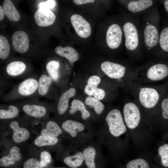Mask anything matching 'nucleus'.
<instances>
[{
  "label": "nucleus",
  "mask_w": 168,
  "mask_h": 168,
  "mask_svg": "<svg viewBox=\"0 0 168 168\" xmlns=\"http://www.w3.org/2000/svg\"><path fill=\"white\" fill-rule=\"evenodd\" d=\"M168 75V67L161 63H156L150 66L147 72V76L150 80L157 81L162 80Z\"/></svg>",
  "instance_id": "16"
},
{
  "label": "nucleus",
  "mask_w": 168,
  "mask_h": 168,
  "mask_svg": "<svg viewBox=\"0 0 168 168\" xmlns=\"http://www.w3.org/2000/svg\"><path fill=\"white\" fill-rule=\"evenodd\" d=\"M23 168H40V162L35 158H30L25 161Z\"/></svg>",
  "instance_id": "34"
},
{
  "label": "nucleus",
  "mask_w": 168,
  "mask_h": 168,
  "mask_svg": "<svg viewBox=\"0 0 168 168\" xmlns=\"http://www.w3.org/2000/svg\"><path fill=\"white\" fill-rule=\"evenodd\" d=\"M160 16L156 4L144 14L142 26L143 49L148 52L155 51L157 45L160 32Z\"/></svg>",
  "instance_id": "2"
},
{
  "label": "nucleus",
  "mask_w": 168,
  "mask_h": 168,
  "mask_svg": "<svg viewBox=\"0 0 168 168\" xmlns=\"http://www.w3.org/2000/svg\"><path fill=\"white\" fill-rule=\"evenodd\" d=\"M54 14L50 10L39 8L35 12L34 18L39 26L45 27L53 24L56 19Z\"/></svg>",
  "instance_id": "13"
},
{
  "label": "nucleus",
  "mask_w": 168,
  "mask_h": 168,
  "mask_svg": "<svg viewBox=\"0 0 168 168\" xmlns=\"http://www.w3.org/2000/svg\"><path fill=\"white\" fill-rule=\"evenodd\" d=\"M105 95V92L103 89L97 87L95 89L93 95L95 98L99 100H102L104 98Z\"/></svg>",
  "instance_id": "38"
},
{
  "label": "nucleus",
  "mask_w": 168,
  "mask_h": 168,
  "mask_svg": "<svg viewBox=\"0 0 168 168\" xmlns=\"http://www.w3.org/2000/svg\"><path fill=\"white\" fill-rule=\"evenodd\" d=\"M10 126L13 131L12 139L14 142L20 143L29 138L30 136L29 131L26 128L20 127L17 121H12L10 124Z\"/></svg>",
  "instance_id": "17"
},
{
  "label": "nucleus",
  "mask_w": 168,
  "mask_h": 168,
  "mask_svg": "<svg viewBox=\"0 0 168 168\" xmlns=\"http://www.w3.org/2000/svg\"><path fill=\"white\" fill-rule=\"evenodd\" d=\"M55 53L59 55L65 57L71 62L76 61L79 58V54L72 47L67 46L64 48L58 46L55 49Z\"/></svg>",
  "instance_id": "21"
},
{
  "label": "nucleus",
  "mask_w": 168,
  "mask_h": 168,
  "mask_svg": "<svg viewBox=\"0 0 168 168\" xmlns=\"http://www.w3.org/2000/svg\"><path fill=\"white\" fill-rule=\"evenodd\" d=\"M101 68L108 77L114 79L122 77L125 75L126 69L124 66L109 61L103 62Z\"/></svg>",
  "instance_id": "10"
},
{
  "label": "nucleus",
  "mask_w": 168,
  "mask_h": 168,
  "mask_svg": "<svg viewBox=\"0 0 168 168\" xmlns=\"http://www.w3.org/2000/svg\"><path fill=\"white\" fill-rule=\"evenodd\" d=\"M62 130L60 127L55 121H48L46 127L41 131V135L57 137L62 134Z\"/></svg>",
  "instance_id": "22"
},
{
  "label": "nucleus",
  "mask_w": 168,
  "mask_h": 168,
  "mask_svg": "<svg viewBox=\"0 0 168 168\" xmlns=\"http://www.w3.org/2000/svg\"><path fill=\"white\" fill-rule=\"evenodd\" d=\"M161 115L165 119H168V98L164 99L161 104Z\"/></svg>",
  "instance_id": "35"
},
{
  "label": "nucleus",
  "mask_w": 168,
  "mask_h": 168,
  "mask_svg": "<svg viewBox=\"0 0 168 168\" xmlns=\"http://www.w3.org/2000/svg\"><path fill=\"white\" fill-rule=\"evenodd\" d=\"M10 45L7 38L4 36L0 35V58L5 60L8 57L10 52Z\"/></svg>",
  "instance_id": "32"
},
{
  "label": "nucleus",
  "mask_w": 168,
  "mask_h": 168,
  "mask_svg": "<svg viewBox=\"0 0 168 168\" xmlns=\"http://www.w3.org/2000/svg\"><path fill=\"white\" fill-rule=\"evenodd\" d=\"M69 110L70 114H74L77 111H80L82 113V117L84 120H86L90 116V112L86 110L84 103L81 100L75 99L71 103Z\"/></svg>",
  "instance_id": "26"
},
{
  "label": "nucleus",
  "mask_w": 168,
  "mask_h": 168,
  "mask_svg": "<svg viewBox=\"0 0 168 168\" xmlns=\"http://www.w3.org/2000/svg\"><path fill=\"white\" fill-rule=\"evenodd\" d=\"M38 79L37 77L34 76L24 79L2 96V100L8 102L26 98H34L37 90Z\"/></svg>",
  "instance_id": "3"
},
{
  "label": "nucleus",
  "mask_w": 168,
  "mask_h": 168,
  "mask_svg": "<svg viewBox=\"0 0 168 168\" xmlns=\"http://www.w3.org/2000/svg\"><path fill=\"white\" fill-rule=\"evenodd\" d=\"M159 98L157 91L154 89L144 87L139 93V100L142 105L147 109L154 107L157 104Z\"/></svg>",
  "instance_id": "8"
},
{
  "label": "nucleus",
  "mask_w": 168,
  "mask_h": 168,
  "mask_svg": "<svg viewBox=\"0 0 168 168\" xmlns=\"http://www.w3.org/2000/svg\"><path fill=\"white\" fill-rule=\"evenodd\" d=\"M5 13L3 8L2 6H0V20H2L4 17Z\"/></svg>",
  "instance_id": "41"
},
{
  "label": "nucleus",
  "mask_w": 168,
  "mask_h": 168,
  "mask_svg": "<svg viewBox=\"0 0 168 168\" xmlns=\"http://www.w3.org/2000/svg\"><path fill=\"white\" fill-rule=\"evenodd\" d=\"M84 160L83 153L79 152L74 155L66 157L63 160V162L70 168H77L82 165Z\"/></svg>",
  "instance_id": "28"
},
{
  "label": "nucleus",
  "mask_w": 168,
  "mask_h": 168,
  "mask_svg": "<svg viewBox=\"0 0 168 168\" xmlns=\"http://www.w3.org/2000/svg\"><path fill=\"white\" fill-rule=\"evenodd\" d=\"M123 168H157L151 155H142L129 160Z\"/></svg>",
  "instance_id": "15"
},
{
  "label": "nucleus",
  "mask_w": 168,
  "mask_h": 168,
  "mask_svg": "<svg viewBox=\"0 0 168 168\" xmlns=\"http://www.w3.org/2000/svg\"><path fill=\"white\" fill-rule=\"evenodd\" d=\"M84 102L86 105L93 107L96 113L98 114H101L104 110V104L99 100L91 96H87Z\"/></svg>",
  "instance_id": "31"
},
{
  "label": "nucleus",
  "mask_w": 168,
  "mask_h": 168,
  "mask_svg": "<svg viewBox=\"0 0 168 168\" xmlns=\"http://www.w3.org/2000/svg\"><path fill=\"white\" fill-rule=\"evenodd\" d=\"M19 108L16 105H10L7 108H1L0 109V119H7L15 118L19 115Z\"/></svg>",
  "instance_id": "27"
},
{
  "label": "nucleus",
  "mask_w": 168,
  "mask_h": 168,
  "mask_svg": "<svg viewBox=\"0 0 168 168\" xmlns=\"http://www.w3.org/2000/svg\"><path fill=\"white\" fill-rule=\"evenodd\" d=\"M123 36L122 26L116 23L111 24L108 27L106 34L108 47L112 50L118 49L122 44Z\"/></svg>",
  "instance_id": "7"
},
{
  "label": "nucleus",
  "mask_w": 168,
  "mask_h": 168,
  "mask_svg": "<svg viewBox=\"0 0 168 168\" xmlns=\"http://www.w3.org/2000/svg\"><path fill=\"white\" fill-rule=\"evenodd\" d=\"M76 92V89L73 87H71L61 95L58 100L57 106L59 114L63 115L66 112L69 106V100L74 96Z\"/></svg>",
  "instance_id": "18"
},
{
  "label": "nucleus",
  "mask_w": 168,
  "mask_h": 168,
  "mask_svg": "<svg viewBox=\"0 0 168 168\" xmlns=\"http://www.w3.org/2000/svg\"><path fill=\"white\" fill-rule=\"evenodd\" d=\"M53 82L52 79L47 73L42 74L39 77L38 89L34 98L41 97L49 98Z\"/></svg>",
  "instance_id": "12"
},
{
  "label": "nucleus",
  "mask_w": 168,
  "mask_h": 168,
  "mask_svg": "<svg viewBox=\"0 0 168 168\" xmlns=\"http://www.w3.org/2000/svg\"><path fill=\"white\" fill-rule=\"evenodd\" d=\"M22 111L27 115L41 118L47 115L48 109L46 105L37 98H31L21 101L20 104Z\"/></svg>",
  "instance_id": "5"
},
{
  "label": "nucleus",
  "mask_w": 168,
  "mask_h": 168,
  "mask_svg": "<svg viewBox=\"0 0 168 168\" xmlns=\"http://www.w3.org/2000/svg\"><path fill=\"white\" fill-rule=\"evenodd\" d=\"M101 82L100 78L98 76L93 75L90 77L88 79L87 84L95 87H97Z\"/></svg>",
  "instance_id": "36"
},
{
  "label": "nucleus",
  "mask_w": 168,
  "mask_h": 168,
  "mask_svg": "<svg viewBox=\"0 0 168 168\" xmlns=\"http://www.w3.org/2000/svg\"><path fill=\"white\" fill-rule=\"evenodd\" d=\"M105 120L110 135L114 138L130 134L120 111L117 109L110 111L107 115Z\"/></svg>",
  "instance_id": "4"
},
{
  "label": "nucleus",
  "mask_w": 168,
  "mask_h": 168,
  "mask_svg": "<svg viewBox=\"0 0 168 168\" xmlns=\"http://www.w3.org/2000/svg\"><path fill=\"white\" fill-rule=\"evenodd\" d=\"M61 127L63 130L73 138L76 137L77 133L82 131L85 128L82 123L71 119L64 121L62 124Z\"/></svg>",
  "instance_id": "20"
},
{
  "label": "nucleus",
  "mask_w": 168,
  "mask_h": 168,
  "mask_svg": "<svg viewBox=\"0 0 168 168\" xmlns=\"http://www.w3.org/2000/svg\"><path fill=\"white\" fill-rule=\"evenodd\" d=\"M83 154L84 160L88 168H95V159L96 155V151L92 147H89L83 151Z\"/></svg>",
  "instance_id": "29"
},
{
  "label": "nucleus",
  "mask_w": 168,
  "mask_h": 168,
  "mask_svg": "<svg viewBox=\"0 0 168 168\" xmlns=\"http://www.w3.org/2000/svg\"></svg>",
  "instance_id": "43"
},
{
  "label": "nucleus",
  "mask_w": 168,
  "mask_h": 168,
  "mask_svg": "<svg viewBox=\"0 0 168 168\" xmlns=\"http://www.w3.org/2000/svg\"><path fill=\"white\" fill-rule=\"evenodd\" d=\"M56 4L54 0H49L40 3L39 5V8H44L50 10L54 8Z\"/></svg>",
  "instance_id": "37"
},
{
  "label": "nucleus",
  "mask_w": 168,
  "mask_h": 168,
  "mask_svg": "<svg viewBox=\"0 0 168 168\" xmlns=\"http://www.w3.org/2000/svg\"><path fill=\"white\" fill-rule=\"evenodd\" d=\"M58 142V139L57 137L40 135L36 138L34 142L36 146L41 147L54 145L56 144Z\"/></svg>",
  "instance_id": "30"
},
{
  "label": "nucleus",
  "mask_w": 168,
  "mask_h": 168,
  "mask_svg": "<svg viewBox=\"0 0 168 168\" xmlns=\"http://www.w3.org/2000/svg\"><path fill=\"white\" fill-rule=\"evenodd\" d=\"M74 3L77 5H81L90 2L93 3L94 2V0H74Z\"/></svg>",
  "instance_id": "40"
},
{
  "label": "nucleus",
  "mask_w": 168,
  "mask_h": 168,
  "mask_svg": "<svg viewBox=\"0 0 168 168\" xmlns=\"http://www.w3.org/2000/svg\"><path fill=\"white\" fill-rule=\"evenodd\" d=\"M70 20L73 27L80 37L86 38L90 36L91 33V26L82 16L74 14L71 16Z\"/></svg>",
  "instance_id": "9"
},
{
  "label": "nucleus",
  "mask_w": 168,
  "mask_h": 168,
  "mask_svg": "<svg viewBox=\"0 0 168 168\" xmlns=\"http://www.w3.org/2000/svg\"><path fill=\"white\" fill-rule=\"evenodd\" d=\"M60 66L59 62L55 60H50L46 64V69L47 73L54 82H58L60 78Z\"/></svg>",
  "instance_id": "24"
},
{
  "label": "nucleus",
  "mask_w": 168,
  "mask_h": 168,
  "mask_svg": "<svg viewBox=\"0 0 168 168\" xmlns=\"http://www.w3.org/2000/svg\"><path fill=\"white\" fill-rule=\"evenodd\" d=\"M3 5L5 14L10 21H19L20 15L11 0H4Z\"/></svg>",
  "instance_id": "23"
},
{
  "label": "nucleus",
  "mask_w": 168,
  "mask_h": 168,
  "mask_svg": "<svg viewBox=\"0 0 168 168\" xmlns=\"http://www.w3.org/2000/svg\"><path fill=\"white\" fill-rule=\"evenodd\" d=\"M26 64L20 61H12L6 66L5 77L11 78H17L26 77Z\"/></svg>",
  "instance_id": "11"
},
{
  "label": "nucleus",
  "mask_w": 168,
  "mask_h": 168,
  "mask_svg": "<svg viewBox=\"0 0 168 168\" xmlns=\"http://www.w3.org/2000/svg\"><path fill=\"white\" fill-rule=\"evenodd\" d=\"M51 155L48 152L44 151L41 152L40 161V168L46 166L51 162Z\"/></svg>",
  "instance_id": "33"
},
{
  "label": "nucleus",
  "mask_w": 168,
  "mask_h": 168,
  "mask_svg": "<svg viewBox=\"0 0 168 168\" xmlns=\"http://www.w3.org/2000/svg\"><path fill=\"white\" fill-rule=\"evenodd\" d=\"M168 53V26H165L160 32L158 44L154 52Z\"/></svg>",
  "instance_id": "25"
},
{
  "label": "nucleus",
  "mask_w": 168,
  "mask_h": 168,
  "mask_svg": "<svg viewBox=\"0 0 168 168\" xmlns=\"http://www.w3.org/2000/svg\"><path fill=\"white\" fill-rule=\"evenodd\" d=\"M20 148L14 146L11 148L9 153L0 159V165L2 167H7L14 164L21 158V154L19 152Z\"/></svg>",
  "instance_id": "19"
},
{
  "label": "nucleus",
  "mask_w": 168,
  "mask_h": 168,
  "mask_svg": "<svg viewBox=\"0 0 168 168\" xmlns=\"http://www.w3.org/2000/svg\"><path fill=\"white\" fill-rule=\"evenodd\" d=\"M127 12L136 16L144 14L155 5L156 1L153 0H127L119 1Z\"/></svg>",
  "instance_id": "6"
},
{
  "label": "nucleus",
  "mask_w": 168,
  "mask_h": 168,
  "mask_svg": "<svg viewBox=\"0 0 168 168\" xmlns=\"http://www.w3.org/2000/svg\"><path fill=\"white\" fill-rule=\"evenodd\" d=\"M122 28L124 46L132 55L140 54L143 49L142 26L136 16L128 12L124 15Z\"/></svg>",
  "instance_id": "1"
},
{
  "label": "nucleus",
  "mask_w": 168,
  "mask_h": 168,
  "mask_svg": "<svg viewBox=\"0 0 168 168\" xmlns=\"http://www.w3.org/2000/svg\"><path fill=\"white\" fill-rule=\"evenodd\" d=\"M12 43L15 50L21 54L26 53L28 50L29 38L24 31H15L12 35Z\"/></svg>",
  "instance_id": "14"
},
{
  "label": "nucleus",
  "mask_w": 168,
  "mask_h": 168,
  "mask_svg": "<svg viewBox=\"0 0 168 168\" xmlns=\"http://www.w3.org/2000/svg\"><path fill=\"white\" fill-rule=\"evenodd\" d=\"M96 88L87 84L85 88V92L89 96H92L93 95L95 89Z\"/></svg>",
  "instance_id": "39"
},
{
  "label": "nucleus",
  "mask_w": 168,
  "mask_h": 168,
  "mask_svg": "<svg viewBox=\"0 0 168 168\" xmlns=\"http://www.w3.org/2000/svg\"><path fill=\"white\" fill-rule=\"evenodd\" d=\"M163 4L166 11L168 13V0L164 1Z\"/></svg>",
  "instance_id": "42"
}]
</instances>
